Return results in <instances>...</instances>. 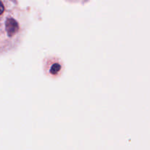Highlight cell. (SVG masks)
<instances>
[{"instance_id": "1", "label": "cell", "mask_w": 150, "mask_h": 150, "mask_svg": "<svg viewBox=\"0 0 150 150\" xmlns=\"http://www.w3.org/2000/svg\"><path fill=\"white\" fill-rule=\"evenodd\" d=\"M6 31L9 36L15 35L18 29V23L13 18H8L6 21Z\"/></svg>"}, {"instance_id": "2", "label": "cell", "mask_w": 150, "mask_h": 150, "mask_svg": "<svg viewBox=\"0 0 150 150\" xmlns=\"http://www.w3.org/2000/svg\"><path fill=\"white\" fill-rule=\"evenodd\" d=\"M60 69H61V66L59 64H54L51 66V70H50V73L53 75H56L58 73V72L59 71Z\"/></svg>"}, {"instance_id": "3", "label": "cell", "mask_w": 150, "mask_h": 150, "mask_svg": "<svg viewBox=\"0 0 150 150\" xmlns=\"http://www.w3.org/2000/svg\"><path fill=\"white\" fill-rule=\"evenodd\" d=\"M4 5H3L2 2H1V1H0V16H1V15L2 14L3 12H4Z\"/></svg>"}]
</instances>
